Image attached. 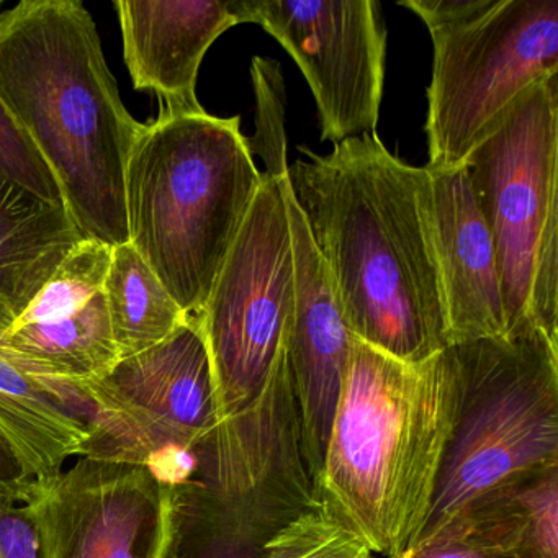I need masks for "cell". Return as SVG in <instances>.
Segmentation results:
<instances>
[{
    "instance_id": "obj_1",
    "label": "cell",
    "mask_w": 558,
    "mask_h": 558,
    "mask_svg": "<svg viewBox=\"0 0 558 558\" xmlns=\"http://www.w3.org/2000/svg\"><path fill=\"white\" fill-rule=\"evenodd\" d=\"M289 182L349 329L420 364L449 345L429 169L407 165L377 133L329 155L300 146Z\"/></svg>"
},
{
    "instance_id": "obj_2",
    "label": "cell",
    "mask_w": 558,
    "mask_h": 558,
    "mask_svg": "<svg viewBox=\"0 0 558 558\" xmlns=\"http://www.w3.org/2000/svg\"><path fill=\"white\" fill-rule=\"evenodd\" d=\"M0 100L53 172L81 233L129 243L125 171L143 123L123 106L80 0H24L0 14Z\"/></svg>"
},
{
    "instance_id": "obj_3",
    "label": "cell",
    "mask_w": 558,
    "mask_h": 558,
    "mask_svg": "<svg viewBox=\"0 0 558 558\" xmlns=\"http://www.w3.org/2000/svg\"><path fill=\"white\" fill-rule=\"evenodd\" d=\"M457 401L449 349L408 364L352 339L318 492L374 554H401L423 531Z\"/></svg>"
},
{
    "instance_id": "obj_4",
    "label": "cell",
    "mask_w": 558,
    "mask_h": 558,
    "mask_svg": "<svg viewBox=\"0 0 558 558\" xmlns=\"http://www.w3.org/2000/svg\"><path fill=\"white\" fill-rule=\"evenodd\" d=\"M263 179L238 116H159L140 130L125 171L129 243L187 316L204 310Z\"/></svg>"
},
{
    "instance_id": "obj_5",
    "label": "cell",
    "mask_w": 558,
    "mask_h": 558,
    "mask_svg": "<svg viewBox=\"0 0 558 558\" xmlns=\"http://www.w3.org/2000/svg\"><path fill=\"white\" fill-rule=\"evenodd\" d=\"M318 501L286 348L263 390L225 416L169 483L165 558H263L267 544Z\"/></svg>"
},
{
    "instance_id": "obj_6",
    "label": "cell",
    "mask_w": 558,
    "mask_h": 558,
    "mask_svg": "<svg viewBox=\"0 0 558 558\" xmlns=\"http://www.w3.org/2000/svg\"><path fill=\"white\" fill-rule=\"evenodd\" d=\"M457 416L429 518L414 545L440 541L483 493L558 465V342L531 322L501 338L447 345Z\"/></svg>"
},
{
    "instance_id": "obj_7",
    "label": "cell",
    "mask_w": 558,
    "mask_h": 558,
    "mask_svg": "<svg viewBox=\"0 0 558 558\" xmlns=\"http://www.w3.org/2000/svg\"><path fill=\"white\" fill-rule=\"evenodd\" d=\"M433 38L426 135L433 171L470 153L542 81L558 76V0H401Z\"/></svg>"
},
{
    "instance_id": "obj_8",
    "label": "cell",
    "mask_w": 558,
    "mask_h": 558,
    "mask_svg": "<svg viewBox=\"0 0 558 558\" xmlns=\"http://www.w3.org/2000/svg\"><path fill=\"white\" fill-rule=\"evenodd\" d=\"M463 168L495 243L508 332L531 322L558 342V76L529 89Z\"/></svg>"
},
{
    "instance_id": "obj_9",
    "label": "cell",
    "mask_w": 558,
    "mask_h": 558,
    "mask_svg": "<svg viewBox=\"0 0 558 558\" xmlns=\"http://www.w3.org/2000/svg\"><path fill=\"white\" fill-rule=\"evenodd\" d=\"M74 385L89 433L80 457L148 466L168 483L223 420L207 341L192 316L155 348Z\"/></svg>"
},
{
    "instance_id": "obj_10",
    "label": "cell",
    "mask_w": 558,
    "mask_h": 558,
    "mask_svg": "<svg viewBox=\"0 0 558 558\" xmlns=\"http://www.w3.org/2000/svg\"><path fill=\"white\" fill-rule=\"evenodd\" d=\"M280 181L264 174L253 207L197 316L223 417L263 390L289 342L295 267Z\"/></svg>"
},
{
    "instance_id": "obj_11",
    "label": "cell",
    "mask_w": 558,
    "mask_h": 558,
    "mask_svg": "<svg viewBox=\"0 0 558 558\" xmlns=\"http://www.w3.org/2000/svg\"><path fill=\"white\" fill-rule=\"evenodd\" d=\"M240 24L272 35L315 97L322 142L375 133L384 96L387 27L374 0H231Z\"/></svg>"
},
{
    "instance_id": "obj_12",
    "label": "cell",
    "mask_w": 558,
    "mask_h": 558,
    "mask_svg": "<svg viewBox=\"0 0 558 558\" xmlns=\"http://www.w3.org/2000/svg\"><path fill=\"white\" fill-rule=\"evenodd\" d=\"M25 508L38 558H165L169 483L148 466L81 457Z\"/></svg>"
},
{
    "instance_id": "obj_13",
    "label": "cell",
    "mask_w": 558,
    "mask_h": 558,
    "mask_svg": "<svg viewBox=\"0 0 558 558\" xmlns=\"http://www.w3.org/2000/svg\"><path fill=\"white\" fill-rule=\"evenodd\" d=\"M112 246L86 240L0 335V357L32 378L89 381L120 361L104 282Z\"/></svg>"
},
{
    "instance_id": "obj_14",
    "label": "cell",
    "mask_w": 558,
    "mask_h": 558,
    "mask_svg": "<svg viewBox=\"0 0 558 558\" xmlns=\"http://www.w3.org/2000/svg\"><path fill=\"white\" fill-rule=\"evenodd\" d=\"M280 187L295 267V306L287 354L299 404L303 453L318 486L354 335L293 197L289 175L280 181Z\"/></svg>"
},
{
    "instance_id": "obj_15",
    "label": "cell",
    "mask_w": 558,
    "mask_h": 558,
    "mask_svg": "<svg viewBox=\"0 0 558 558\" xmlns=\"http://www.w3.org/2000/svg\"><path fill=\"white\" fill-rule=\"evenodd\" d=\"M123 57L138 90L155 93L161 116L205 112L197 77L211 45L240 25L231 0H117Z\"/></svg>"
},
{
    "instance_id": "obj_16",
    "label": "cell",
    "mask_w": 558,
    "mask_h": 558,
    "mask_svg": "<svg viewBox=\"0 0 558 558\" xmlns=\"http://www.w3.org/2000/svg\"><path fill=\"white\" fill-rule=\"evenodd\" d=\"M429 174L449 345L501 338L508 323L498 256L465 168L429 169Z\"/></svg>"
},
{
    "instance_id": "obj_17",
    "label": "cell",
    "mask_w": 558,
    "mask_h": 558,
    "mask_svg": "<svg viewBox=\"0 0 558 558\" xmlns=\"http://www.w3.org/2000/svg\"><path fill=\"white\" fill-rule=\"evenodd\" d=\"M84 240L64 205L48 204L0 175V335Z\"/></svg>"
},
{
    "instance_id": "obj_18",
    "label": "cell",
    "mask_w": 558,
    "mask_h": 558,
    "mask_svg": "<svg viewBox=\"0 0 558 558\" xmlns=\"http://www.w3.org/2000/svg\"><path fill=\"white\" fill-rule=\"evenodd\" d=\"M444 541L492 558H558V465L483 493L437 542Z\"/></svg>"
},
{
    "instance_id": "obj_19",
    "label": "cell",
    "mask_w": 558,
    "mask_h": 558,
    "mask_svg": "<svg viewBox=\"0 0 558 558\" xmlns=\"http://www.w3.org/2000/svg\"><path fill=\"white\" fill-rule=\"evenodd\" d=\"M0 433L17 450L35 485L45 486L81 456L87 426L58 395L53 381L32 378L0 357Z\"/></svg>"
},
{
    "instance_id": "obj_20",
    "label": "cell",
    "mask_w": 558,
    "mask_h": 558,
    "mask_svg": "<svg viewBox=\"0 0 558 558\" xmlns=\"http://www.w3.org/2000/svg\"><path fill=\"white\" fill-rule=\"evenodd\" d=\"M104 293L120 359L155 348L189 319L130 243L112 246Z\"/></svg>"
},
{
    "instance_id": "obj_21",
    "label": "cell",
    "mask_w": 558,
    "mask_h": 558,
    "mask_svg": "<svg viewBox=\"0 0 558 558\" xmlns=\"http://www.w3.org/2000/svg\"><path fill=\"white\" fill-rule=\"evenodd\" d=\"M263 558H374V551L318 501L267 544Z\"/></svg>"
},
{
    "instance_id": "obj_22",
    "label": "cell",
    "mask_w": 558,
    "mask_h": 558,
    "mask_svg": "<svg viewBox=\"0 0 558 558\" xmlns=\"http://www.w3.org/2000/svg\"><path fill=\"white\" fill-rule=\"evenodd\" d=\"M254 93H256V135L247 138L251 155H257L266 165L267 178H286V81L279 63L266 58H253L251 66Z\"/></svg>"
},
{
    "instance_id": "obj_23",
    "label": "cell",
    "mask_w": 558,
    "mask_h": 558,
    "mask_svg": "<svg viewBox=\"0 0 558 558\" xmlns=\"http://www.w3.org/2000/svg\"><path fill=\"white\" fill-rule=\"evenodd\" d=\"M0 175L41 201L64 205L60 185L27 133L0 100Z\"/></svg>"
},
{
    "instance_id": "obj_24",
    "label": "cell",
    "mask_w": 558,
    "mask_h": 558,
    "mask_svg": "<svg viewBox=\"0 0 558 558\" xmlns=\"http://www.w3.org/2000/svg\"><path fill=\"white\" fill-rule=\"evenodd\" d=\"M0 558H38L37 537L25 502L0 488Z\"/></svg>"
},
{
    "instance_id": "obj_25",
    "label": "cell",
    "mask_w": 558,
    "mask_h": 558,
    "mask_svg": "<svg viewBox=\"0 0 558 558\" xmlns=\"http://www.w3.org/2000/svg\"><path fill=\"white\" fill-rule=\"evenodd\" d=\"M35 482L28 475L24 462L19 457L8 437L0 433V488L14 493L22 502H27L34 495Z\"/></svg>"
},
{
    "instance_id": "obj_26",
    "label": "cell",
    "mask_w": 558,
    "mask_h": 558,
    "mask_svg": "<svg viewBox=\"0 0 558 558\" xmlns=\"http://www.w3.org/2000/svg\"><path fill=\"white\" fill-rule=\"evenodd\" d=\"M385 558H492L462 542L444 541L414 545L401 554Z\"/></svg>"
}]
</instances>
